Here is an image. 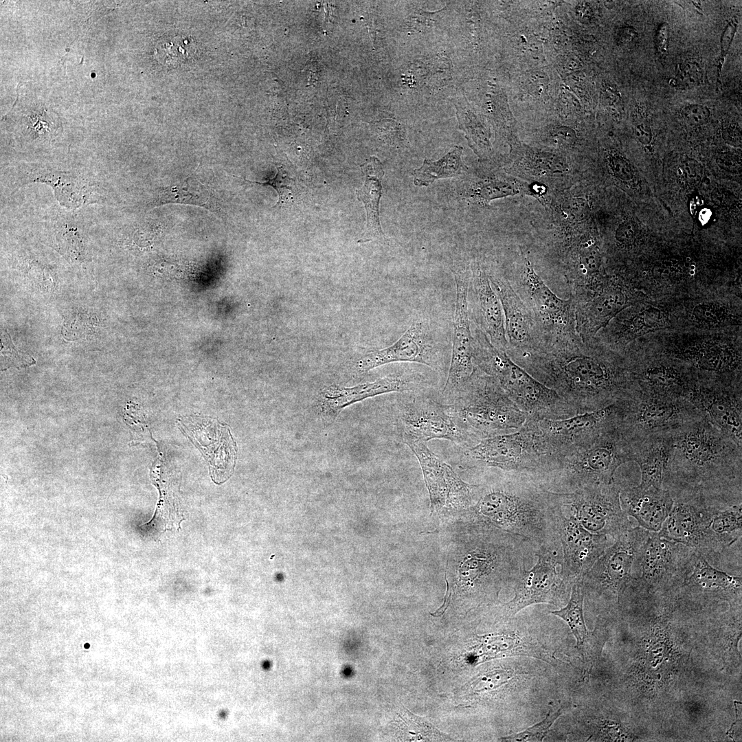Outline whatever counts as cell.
Wrapping results in <instances>:
<instances>
[{"label": "cell", "instance_id": "obj_4", "mask_svg": "<svg viewBox=\"0 0 742 742\" xmlns=\"http://www.w3.org/2000/svg\"><path fill=\"white\" fill-rule=\"evenodd\" d=\"M632 456V441L620 425L548 456L541 483L556 493L611 484L617 469Z\"/></svg>", "mask_w": 742, "mask_h": 742}, {"label": "cell", "instance_id": "obj_53", "mask_svg": "<svg viewBox=\"0 0 742 742\" xmlns=\"http://www.w3.org/2000/svg\"><path fill=\"white\" fill-rule=\"evenodd\" d=\"M576 13L578 18L584 20L591 19L593 15L592 8L587 2L579 3L576 8Z\"/></svg>", "mask_w": 742, "mask_h": 742}, {"label": "cell", "instance_id": "obj_38", "mask_svg": "<svg viewBox=\"0 0 742 742\" xmlns=\"http://www.w3.org/2000/svg\"><path fill=\"white\" fill-rule=\"evenodd\" d=\"M565 707L561 706L555 710H551L544 719L527 729L513 733L503 738L502 741L513 742H537L542 741L547 735L555 721L563 715Z\"/></svg>", "mask_w": 742, "mask_h": 742}, {"label": "cell", "instance_id": "obj_25", "mask_svg": "<svg viewBox=\"0 0 742 742\" xmlns=\"http://www.w3.org/2000/svg\"><path fill=\"white\" fill-rule=\"evenodd\" d=\"M433 356L427 328L423 321L416 320L393 344L364 355L354 368L357 372L363 374L394 362H414L434 367Z\"/></svg>", "mask_w": 742, "mask_h": 742}, {"label": "cell", "instance_id": "obj_17", "mask_svg": "<svg viewBox=\"0 0 742 742\" xmlns=\"http://www.w3.org/2000/svg\"><path fill=\"white\" fill-rule=\"evenodd\" d=\"M456 285V308L453 320V347L450 367L443 394L456 393L473 374V335L469 313V287L471 272L468 269H452Z\"/></svg>", "mask_w": 742, "mask_h": 742}, {"label": "cell", "instance_id": "obj_12", "mask_svg": "<svg viewBox=\"0 0 742 742\" xmlns=\"http://www.w3.org/2000/svg\"><path fill=\"white\" fill-rule=\"evenodd\" d=\"M695 550L649 532L638 553L629 587L655 590L679 587L689 574Z\"/></svg>", "mask_w": 742, "mask_h": 742}, {"label": "cell", "instance_id": "obj_10", "mask_svg": "<svg viewBox=\"0 0 742 742\" xmlns=\"http://www.w3.org/2000/svg\"><path fill=\"white\" fill-rule=\"evenodd\" d=\"M510 284L532 314L543 343L579 337L572 298H561L552 291L530 260L524 259L521 269Z\"/></svg>", "mask_w": 742, "mask_h": 742}, {"label": "cell", "instance_id": "obj_13", "mask_svg": "<svg viewBox=\"0 0 742 742\" xmlns=\"http://www.w3.org/2000/svg\"><path fill=\"white\" fill-rule=\"evenodd\" d=\"M398 426L406 445L444 439L465 449L477 442L449 403L431 399L414 398L405 401L401 407Z\"/></svg>", "mask_w": 742, "mask_h": 742}, {"label": "cell", "instance_id": "obj_47", "mask_svg": "<svg viewBox=\"0 0 742 742\" xmlns=\"http://www.w3.org/2000/svg\"><path fill=\"white\" fill-rule=\"evenodd\" d=\"M603 101L605 105L616 115L620 113L622 102L619 92L613 87L607 85L603 91Z\"/></svg>", "mask_w": 742, "mask_h": 742}, {"label": "cell", "instance_id": "obj_9", "mask_svg": "<svg viewBox=\"0 0 742 742\" xmlns=\"http://www.w3.org/2000/svg\"><path fill=\"white\" fill-rule=\"evenodd\" d=\"M537 561L530 570L524 567L515 583L514 597L502 605V618L516 616L532 605L546 603L557 607L568 601L572 584L563 573V554L560 541L539 548Z\"/></svg>", "mask_w": 742, "mask_h": 742}, {"label": "cell", "instance_id": "obj_29", "mask_svg": "<svg viewBox=\"0 0 742 742\" xmlns=\"http://www.w3.org/2000/svg\"><path fill=\"white\" fill-rule=\"evenodd\" d=\"M676 357L695 370L731 375L741 369V352L722 343L697 344L675 352Z\"/></svg>", "mask_w": 742, "mask_h": 742}, {"label": "cell", "instance_id": "obj_52", "mask_svg": "<svg viewBox=\"0 0 742 742\" xmlns=\"http://www.w3.org/2000/svg\"><path fill=\"white\" fill-rule=\"evenodd\" d=\"M445 581L447 583V591L445 596L444 603L440 607H439L434 613H430V614L434 617H439L442 616L448 608L451 598V587L446 578V574L445 575Z\"/></svg>", "mask_w": 742, "mask_h": 742}, {"label": "cell", "instance_id": "obj_20", "mask_svg": "<svg viewBox=\"0 0 742 742\" xmlns=\"http://www.w3.org/2000/svg\"><path fill=\"white\" fill-rule=\"evenodd\" d=\"M488 276L503 309L507 355L514 360L535 350L543 341L532 314L506 278Z\"/></svg>", "mask_w": 742, "mask_h": 742}, {"label": "cell", "instance_id": "obj_49", "mask_svg": "<svg viewBox=\"0 0 742 742\" xmlns=\"http://www.w3.org/2000/svg\"><path fill=\"white\" fill-rule=\"evenodd\" d=\"M610 163L612 170L619 178L629 180L632 177L630 165L621 157L612 156Z\"/></svg>", "mask_w": 742, "mask_h": 742}, {"label": "cell", "instance_id": "obj_1", "mask_svg": "<svg viewBox=\"0 0 742 742\" xmlns=\"http://www.w3.org/2000/svg\"><path fill=\"white\" fill-rule=\"evenodd\" d=\"M513 361L554 390L576 414L617 403L633 390L629 363L593 339L546 341Z\"/></svg>", "mask_w": 742, "mask_h": 742}, {"label": "cell", "instance_id": "obj_28", "mask_svg": "<svg viewBox=\"0 0 742 742\" xmlns=\"http://www.w3.org/2000/svg\"><path fill=\"white\" fill-rule=\"evenodd\" d=\"M618 482L620 504L625 514L634 518L640 527L659 532L673 506L671 492L664 488L631 486Z\"/></svg>", "mask_w": 742, "mask_h": 742}, {"label": "cell", "instance_id": "obj_50", "mask_svg": "<svg viewBox=\"0 0 742 742\" xmlns=\"http://www.w3.org/2000/svg\"><path fill=\"white\" fill-rule=\"evenodd\" d=\"M636 236L635 225L631 222H626L621 225L616 232L617 240L625 245L631 244Z\"/></svg>", "mask_w": 742, "mask_h": 742}, {"label": "cell", "instance_id": "obj_22", "mask_svg": "<svg viewBox=\"0 0 742 742\" xmlns=\"http://www.w3.org/2000/svg\"><path fill=\"white\" fill-rule=\"evenodd\" d=\"M628 302L622 284L608 278L598 289L574 303L576 330L581 340L594 339Z\"/></svg>", "mask_w": 742, "mask_h": 742}, {"label": "cell", "instance_id": "obj_31", "mask_svg": "<svg viewBox=\"0 0 742 742\" xmlns=\"http://www.w3.org/2000/svg\"><path fill=\"white\" fill-rule=\"evenodd\" d=\"M360 168L365 179L362 187L356 190V196L363 203L366 212V227L361 240L364 242L384 236L379 220V203L385 172L382 164L374 156L367 159Z\"/></svg>", "mask_w": 742, "mask_h": 742}, {"label": "cell", "instance_id": "obj_7", "mask_svg": "<svg viewBox=\"0 0 742 742\" xmlns=\"http://www.w3.org/2000/svg\"><path fill=\"white\" fill-rule=\"evenodd\" d=\"M537 421L529 418L517 431L481 439L465 448L463 458L473 466L523 473L540 482L547 456Z\"/></svg>", "mask_w": 742, "mask_h": 742}, {"label": "cell", "instance_id": "obj_34", "mask_svg": "<svg viewBox=\"0 0 742 742\" xmlns=\"http://www.w3.org/2000/svg\"><path fill=\"white\" fill-rule=\"evenodd\" d=\"M451 101L456 109L458 128L464 132L469 146L480 158L490 156L491 133L484 117L473 109L464 95H456Z\"/></svg>", "mask_w": 742, "mask_h": 742}, {"label": "cell", "instance_id": "obj_35", "mask_svg": "<svg viewBox=\"0 0 742 742\" xmlns=\"http://www.w3.org/2000/svg\"><path fill=\"white\" fill-rule=\"evenodd\" d=\"M463 148L453 146L444 156L432 161L425 158L421 166L413 170V183L418 187H427L440 179L455 177L466 170L462 159Z\"/></svg>", "mask_w": 742, "mask_h": 742}, {"label": "cell", "instance_id": "obj_40", "mask_svg": "<svg viewBox=\"0 0 742 742\" xmlns=\"http://www.w3.org/2000/svg\"><path fill=\"white\" fill-rule=\"evenodd\" d=\"M703 79L704 70L701 64L696 60L688 59L678 65L670 85L677 89H690L700 85Z\"/></svg>", "mask_w": 742, "mask_h": 742}, {"label": "cell", "instance_id": "obj_2", "mask_svg": "<svg viewBox=\"0 0 742 742\" xmlns=\"http://www.w3.org/2000/svg\"><path fill=\"white\" fill-rule=\"evenodd\" d=\"M662 488L741 501L742 447L703 414L666 434Z\"/></svg>", "mask_w": 742, "mask_h": 742}, {"label": "cell", "instance_id": "obj_44", "mask_svg": "<svg viewBox=\"0 0 742 742\" xmlns=\"http://www.w3.org/2000/svg\"><path fill=\"white\" fill-rule=\"evenodd\" d=\"M679 114L684 121L690 126H701L708 122L710 111L708 106L700 104H688L682 106Z\"/></svg>", "mask_w": 742, "mask_h": 742}, {"label": "cell", "instance_id": "obj_3", "mask_svg": "<svg viewBox=\"0 0 742 742\" xmlns=\"http://www.w3.org/2000/svg\"><path fill=\"white\" fill-rule=\"evenodd\" d=\"M497 483L484 488L472 514L485 524L529 541L535 552L559 541L558 515L561 502L532 477L505 472Z\"/></svg>", "mask_w": 742, "mask_h": 742}, {"label": "cell", "instance_id": "obj_14", "mask_svg": "<svg viewBox=\"0 0 742 742\" xmlns=\"http://www.w3.org/2000/svg\"><path fill=\"white\" fill-rule=\"evenodd\" d=\"M618 481L589 486L569 493H558L563 506L589 532L613 539L632 527L620 500Z\"/></svg>", "mask_w": 742, "mask_h": 742}, {"label": "cell", "instance_id": "obj_45", "mask_svg": "<svg viewBox=\"0 0 742 742\" xmlns=\"http://www.w3.org/2000/svg\"><path fill=\"white\" fill-rule=\"evenodd\" d=\"M737 27L738 21L736 19H732L723 28L720 40V53L717 61L718 80L720 79L723 65L732 43Z\"/></svg>", "mask_w": 742, "mask_h": 742}, {"label": "cell", "instance_id": "obj_23", "mask_svg": "<svg viewBox=\"0 0 742 742\" xmlns=\"http://www.w3.org/2000/svg\"><path fill=\"white\" fill-rule=\"evenodd\" d=\"M416 385V381L407 374H392L350 387L326 386L319 392L317 407L322 420L330 424L350 405L383 394L410 391Z\"/></svg>", "mask_w": 742, "mask_h": 742}, {"label": "cell", "instance_id": "obj_21", "mask_svg": "<svg viewBox=\"0 0 742 742\" xmlns=\"http://www.w3.org/2000/svg\"><path fill=\"white\" fill-rule=\"evenodd\" d=\"M417 458L427 487L433 509L449 506H470L476 485L464 482L452 468L441 460L425 442L407 445Z\"/></svg>", "mask_w": 742, "mask_h": 742}, {"label": "cell", "instance_id": "obj_32", "mask_svg": "<svg viewBox=\"0 0 742 742\" xmlns=\"http://www.w3.org/2000/svg\"><path fill=\"white\" fill-rule=\"evenodd\" d=\"M632 461L636 462L640 469L639 485L662 488L668 452L666 435L632 441Z\"/></svg>", "mask_w": 742, "mask_h": 742}, {"label": "cell", "instance_id": "obj_51", "mask_svg": "<svg viewBox=\"0 0 742 742\" xmlns=\"http://www.w3.org/2000/svg\"><path fill=\"white\" fill-rule=\"evenodd\" d=\"M638 36L636 30L630 25L621 27L616 34V42L620 45H626L634 41Z\"/></svg>", "mask_w": 742, "mask_h": 742}, {"label": "cell", "instance_id": "obj_6", "mask_svg": "<svg viewBox=\"0 0 742 742\" xmlns=\"http://www.w3.org/2000/svg\"><path fill=\"white\" fill-rule=\"evenodd\" d=\"M456 394L449 404L477 442L517 431L530 418L510 398L494 378L477 368Z\"/></svg>", "mask_w": 742, "mask_h": 742}, {"label": "cell", "instance_id": "obj_46", "mask_svg": "<svg viewBox=\"0 0 742 742\" xmlns=\"http://www.w3.org/2000/svg\"><path fill=\"white\" fill-rule=\"evenodd\" d=\"M669 36L668 24L666 22L660 23L655 32V43L657 54L662 58H665L668 54Z\"/></svg>", "mask_w": 742, "mask_h": 742}, {"label": "cell", "instance_id": "obj_55", "mask_svg": "<svg viewBox=\"0 0 742 742\" xmlns=\"http://www.w3.org/2000/svg\"><path fill=\"white\" fill-rule=\"evenodd\" d=\"M89 644H85V648L87 649V648H89Z\"/></svg>", "mask_w": 742, "mask_h": 742}, {"label": "cell", "instance_id": "obj_16", "mask_svg": "<svg viewBox=\"0 0 742 742\" xmlns=\"http://www.w3.org/2000/svg\"><path fill=\"white\" fill-rule=\"evenodd\" d=\"M623 414L624 399L605 407L578 414L567 418L537 421L547 456L620 425Z\"/></svg>", "mask_w": 742, "mask_h": 742}, {"label": "cell", "instance_id": "obj_18", "mask_svg": "<svg viewBox=\"0 0 742 742\" xmlns=\"http://www.w3.org/2000/svg\"><path fill=\"white\" fill-rule=\"evenodd\" d=\"M558 535L562 548L563 573L572 584L582 579L614 540L587 530L563 505L558 515Z\"/></svg>", "mask_w": 742, "mask_h": 742}, {"label": "cell", "instance_id": "obj_37", "mask_svg": "<svg viewBox=\"0 0 742 742\" xmlns=\"http://www.w3.org/2000/svg\"><path fill=\"white\" fill-rule=\"evenodd\" d=\"M516 190L512 184L498 179H485L474 185L465 194L467 200L477 203H488L493 199L513 195Z\"/></svg>", "mask_w": 742, "mask_h": 742}, {"label": "cell", "instance_id": "obj_5", "mask_svg": "<svg viewBox=\"0 0 742 742\" xmlns=\"http://www.w3.org/2000/svg\"><path fill=\"white\" fill-rule=\"evenodd\" d=\"M473 361L482 372L494 378L510 398L536 420H559L576 414L554 390L535 379L495 347L481 330H474Z\"/></svg>", "mask_w": 742, "mask_h": 742}, {"label": "cell", "instance_id": "obj_24", "mask_svg": "<svg viewBox=\"0 0 742 742\" xmlns=\"http://www.w3.org/2000/svg\"><path fill=\"white\" fill-rule=\"evenodd\" d=\"M629 366L634 389L661 396L686 399L697 376L689 366L669 359L648 360Z\"/></svg>", "mask_w": 742, "mask_h": 742}, {"label": "cell", "instance_id": "obj_26", "mask_svg": "<svg viewBox=\"0 0 742 742\" xmlns=\"http://www.w3.org/2000/svg\"><path fill=\"white\" fill-rule=\"evenodd\" d=\"M469 289L472 300L473 319L491 344L506 352L504 316L500 300L491 286L489 276L480 265L471 269Z\"/></svg>", "mask_w": 742, "mask_h": 742}, {"label": "cell", "instance_id": "obj_19", "mask_svg": "<svg viewBox=\"0 0 742 742\" xmlns=\"http://www.w3.org/2000/svg\"><path fill=\"white\" fill-rule=\"evenodd\" d=\"M179 425L202 452L213 480L218 484L226 481L234 472L237 455L236 443L227 427L198 416L184 417Z\"/></svg>", "mask_w": 742, "mask_h": 742}, {"label": "cell", "instance_id": "obj_36", "mask_svg": "<svg viewBox=\"0 0 742 742\" xmlns=\"http://www.w3.org/2000/svg\"><path fill=\"white\" fill-rule=\"evenodd\" d=\"M196 52V43L189 37L175 36L162 39L155 49L157 60L166 66H177L190 59Z\"/></svg>", "mask_w": 742, "mask_h": 742}, {"label": "cell", "instance_id": "obj_39", "mask_svg": "<svg viewBox=\"0 0 742 742\" xmlns=\"http://www.w3.org/2000/svg\"><path fill=\"white\" fill-rule=\"evenodd\" d=\"M277 173L272 179L266 182L252 181L248 179L245 181L251 183H256L263 186H271L278 193V199L277 205L291 204L295 201V181L291 176L287 170L281 165H276Z\"/></svg>", "mask_w": 742, "mask_h": 742}, {"label": "cell", "instance_id": "obj_54", "mask_svg": "<svg viewBox=\"0 0 742 742\" xmlns=\"http://www.w3.org/2000/svg\"><path fill=\"white\" fill-rule=\"evenodd\" d=\"M578 61L573 57H565L561 60L562 69L565 71H572L579 67Z\"/></svg>", "mask_w": 742, "mask_h": 742}, {"label": "cell", "instance_id": "obj_48", "mask_svg": "<svg viewBox=\"0 0 742 742\" xmlns=\"http://www.w3.org/2000/svg\"><path fill=\"white\" fill-rule=\"evenodd\" d=\"M550 135L554 143L561 146L572 145L576 138L574 131L564 126L554 129Z\"/></svg>", "mask_w": 742, "mask_h": 742}, {"label": "cell", "instance_id": "obj_33", "mask_svg": "<svg viewBox=\"0 0 742 742\" xmlns=\"http://www.w3.org/2000/svg\"><path fill=\"white\" fill-rule=\"evenodd\" d=\"M584 595L581 580L575 581L571 588L567 603L559 609L550 613L565 621L576 641V647L585 666L592 659V642L588 634L583 615Z\"/></svg>", "mask_w": 742, "mask_h": 742}, {"label": "cell", "instance_id": "obj_41", "mask_svg": "<svg viewBox=\"0 0 742 742\" xmlns=\"http://www.w3.org/2000/svg\"><path fill=\"white\" fill-rule=\"evenodd\" d=\"M372 128L379 139L390 146L402 148L408 144L407 129L402 123L386 119L373 122Z\"/></svg>", "mask_w": 742, "mask_h": 742}, {"label": "cell", "instance_id": "obj_8", "mask_svg": "<svg viewBox=\"0 0 742 742\" xmlns=\"http://www.w3.org/2000/svg\"><path fill=\"white\" fill-rule=\"evenodd\" d=\"M649 532L632 526L614 539L582 578L584 597L619 606L632 579L636 556Z\"/></svg>", "mask_w": 742, "mask_h": 742}, {"label": "cell", "instance_id": "obj_42", "mask_svg": "<svg viewBox=\"0 0 742 742\" xmlns=\"http://www.w3.org/2000/svg\"><path fill=\"white\" fill-rule=\"evenodd\" d=\"M727 317L726 310L714 303L700 304L693 311V317L696 322L709 326L722 324Z\"/></svg>", "mask_w": 742, "mask_h": 742}, {"label": "cell", "instance_id": "obj_27", "mask_svg": "<svg viewBox=\"0 0 742 742\" xmlns=\"http://www.w3.org/2000/svg\"><path fill=\"white\" fill-rule=\"evenodd\" d=\"M742 535L741 502L712 499L706 510V526L699 552L707 560H714Z\"/></svg>", "mask_w": 742, "mask_h": 742}, {"label": "cell", "instance_id": "obj_30", "mask_svg": "<svg viewBox=\"0 0 742 742\" xmlns=\"http://www.w3.org/2000/svg\"><path fill=\"white\" fill-rule=\"evenodd\" d=\"M22 176L23 183L42 182L51 185L61 205L76 208L86 201L91 184L80 175L60 172L48 168H26Z\"/></svg>", "mask_w": 742, "mask_h": 742}, {"label": "cell", "instance_id": "obj_11", "mask_svg": "<svg viewBox=\"0 0 742 742\" xmlns=\"http://www.w3.org/2000/svg\"><path fill=\"white\" fill-rule=\"evenodd\" d=\"M702 414L687 399L633 389L624 400L621 427L632 441L666 435Z\"/></svg>", "mask_w": 742, "mask_h": 742}, {"label": "cell", "instance_id": "obj_43", "mask_svg": "<svg viewBox=\"0 0 742 742\" xmlns=\"http://www.w3.org/2000/svg\"><path fill=\"white\" fill-rule=\"evenodd\" d=\"M633 129L636 139L644 146L652 141L651 128L642 107L636 105L633 111Z\"/></svg>", "mask_w": 742, "mask_h": 742}, {"label": "cell", "instance_id": "obj_15", "mask_svg": "<svg viewBox=\"0 0 742 742\" xmlns=\"http://www.w3.org/2000/svg\"><path fill=\"white\" fill-rule=\"evenodd\" d=\"M716 427L742 447L741 383L697 375L686 398Z\"/></svg>", "mask_w": 742, "mask_h": 742}]
</instances>
